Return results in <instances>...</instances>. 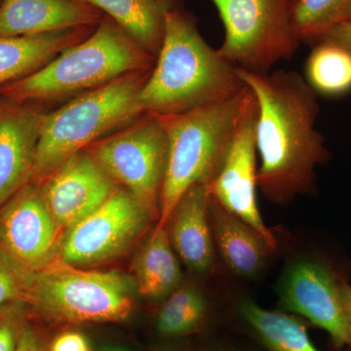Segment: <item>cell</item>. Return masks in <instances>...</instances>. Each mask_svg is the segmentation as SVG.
Instances as JSON below:
<instances>
[{
	"label": "cell",
	"instance_id": "6da1fadb",
	"mask_svg": "<svg viewBox=\"0 0 351 351\" xmlns=\"http://www.w3.org/2000/svg\"><path fill=\"white\" fill-rule=\"evenodd\" d=\"M237 73L257 103L258 189L270 202L288 204L313 191L316 167L330 157L315 128L318 95L295 71Z\"/></svg>",
	"mask_w": 351,
	"mask_h": 351
},
{
	"label": "cell",
	"instance_id": "7a4b0ae2",
	"mask_svg": "<svg viewBox=\"0 0 351 351\" xmlns=\"http://www.w3.org/2000/svg\"><path fill=\"white\" fill-rule=\"evenodd\" d=\"M244 86L237 66L205 41L193 18L176 8L166 11L162 44L137 107L141 114H180L226 100Z\"/></svg>",
	"mask_w": 351,
	"mask_h": 351
},
{
	"label": "cell",
	"instance_id": "3957f363",
	"mask_svg": "<svg viewBox=\"0 0 351 351\" xmlns=\"http://www.w3.org/2000/svg\"><path fill=\"white\" fill-rule=\"evenodd\" d=\"M156 60L117 23L104 21L91 36L66 48L36 73L6 85L0 93L21 105L61 100L130 73L151 71Z\"/></svg>",
	"mask_w": 351,
	"mask_h": 351
},
{
	"label": "cell",
	"instance_id": "277c9868",
	"mask_svg": "<svg viewBox=\"0 0 351 351\" xmlns=\"http://www.w3.org/2000/svg\"><path fill=\"white\" fill-rule=\"evenodd\" d=\"M252 99L245 85L226 100L174 115H158L168 137V159L157 225L166 226L182 196L218 174Z\"/></svg>",
	"mask_w": 351,
	"mask_h": 351
},
{
	"label": "cell",
	"instance_id": "5b68a950",
	"mask_svg": "<svg viewBox=\"0 0 351 351\" xmlns=\"http://www.w3.org/2000/svg\"><path fill=\"white\" fill-rule=\"evenodd\" d=\"M151 71L122 76L77 95L56 110L41 112L32 182L38 184L73 154L141 117L137 99Z\"/></svg>",
	"mask_w": 351,
	"mask_h": 351
},
{
	"label": "cell",
	"instance_id": "8992f818",
	"mask_svg": "<svg viewBox=\"0 0 351 351\" xmlns=\"http://www.w3.org/2000/svg\"><path fill=\"white\" fill-rule=\"evenodd\" d=\"M136 293L135 281L123 272L87 269L58 258L34 272L25 304L59 323L123 322L133 311Z\"/></svg>",
	"mask_w": 351,
	"mask_h": 351
},
{
	"label": "cell",
	"instance_id": "52a82bcc",
	"mask_svg": "<svg viewBox=\"0 0 351 351\" xmlns=\"http://www.w3.org/2000/svg\"><path fill=\"white\" fill-rule=\"evenodd\" d=\"M211 1L225 27L219 54L237 68L269 73L302 43L293 19L294 0Z\"/></svg>",
	"mask_w": 351,
	"mask_h": 351
},
{
	"label": "cell",
	"instance_id": "ba28073f",
	"mask_svg": "<svg viewBox=\"0 0 351 351\" xmlns=\"http://www.w3.org/2000/svg\"><path fill=\"white\" fill-rule=\"evenodd\" d=\"M119 186L159 219L168 159L167 132L158 115L142 114L86 149Z\"/></svg>",
	"mask_w": 351,
	"mask_h": 351
},
{
	"label": "cell",
	"instance_id": "9c48e42d",
	"mask_svg": "<svg viewBox=\"0 0 351 351\" xmlns=\"http://www.w3.org/2000/svg\"><path fill=\"white\" fill-rule=\"evenodd\" d=\"M158 218L120 188L101 207L64 232L59 258L78 267L117 260L135 246Z\"/></svg>",
	"mask_w": 351,
	"mask_h": 351
},
{
	"label": "cell",
	"instance_id": "30bf717a",
	"mask_svg": "<svg viewBox=\"0 0 351 351\" xmlns=\"http://www.w3.org/2000/svg\"><path fill=\"white\" fill-rule=\"evenodd\" d=\"M63 235L34 182L0 206V252L27 271H38L59 258Z\"/></svg>",
	"mask_w": 351,
	"mask_h": 351
},
{
	"label": "cell",
	"instance_id": "8fae6325",
	"mask_svg": "<svg viewBox=\"0 0 351 351\" xmlns=\"http://www.w3.org/2000/svg\"><path fill=\"white\" fill-rule=\"evenodd\" d=\"M341 278L325 263L300 258L284 269L278 284L281 307L326 331L337 348L351 350V328L339 297Z\"/></svg>",
	"mask_w": 351,
	"mask_h": 351
},
{
	"label": "cell",
	"instance_id": "7c38bea8",
	"mask_svg": "<svg viewBox=\"0 0 351 351\" xmlns=\"http://www.w3.org/2000/svg\"><path fill=\"white\" fill-rule=\"evenodd\" d=\"M256 117L257 103L252 93L223 165L208 191L219 206L257 230L274 250L276 237L263 221L258 206Z\"/></svg>",
	"mask_w": 351,
	"mask_h": 351
},
{
	"label": "cell",
	"instance_id": "4fadbf2b",
	"mask_svg": "<svg viewBox=\"0 0 351 351\" xmlns=\"http://www.w3.org/2000/svg\"><path fill=\"white\" fill-rule=\"evenodd\" d=\"M38 186L64 232L93 213L120 188L86 149L69 157Z\"/></svg>",
	"mask_w": 351,
	"mask_h": 351
},
{
	"label": "cell",
	"instance_id": "5bb4252c",
	"mask_svg": "<svg viewBox=\"0 0 351 351\" xmlns=\"http://www.w3.org/2000/svg\"><path fill=\"white\" fill-rule=\"evenodd\" d=\"M40 112L21 104H0V206L32 182Z\"/></svg>",
	"mask_w": 351,
	"mask_h": 351
},
{
	"label": "cell",
	"instance_id": "9a60e30c",
	"mask_svg": "<svg viewBox=\"0 0 351 351\" xmlns=\"http://www.w3.org/2000/svg\"><path fill=\"white\" fill-rule=\"evenodd\" d=\"M209 207L207 184H195L182 196L166 225L178 257L198 274H209L216 261Z\"/></svg>",
	"mask_w": 351,
	"mask_h": 351
},
{
	"label": "cell",
	"instance_id": "2e32d148",
	"mask_svg": "<svg viewBox=\"0 0 351 351\" xmlns=\"http://www.w3.org/2000/svg\"><path fill=\"white\" fill-rule=\"evenodd\" d=\"M99 19L94 6L73 0H1L0 38L87 27Z\"/></svg>",
	"mask_w": 351,
	"mask_h": 351
},
{
	"label": "cell",
	"instance_id": "e0dca14e",
	"mask_svg": "<svg viewBox=\"0 0 351 351\" xmlns=\"http://www.w3.org/2000/svg\"><path fill=\"white\" fill-rule=\"evenodd\" d=\"M210 221L215 248L233 274L257 276L274 249L251 226L219 206L210 196Z\"/></svg>",
	"mask_w": 351,
	"mask_h": 351
},
{
	"label": "cell",
	"instance_id": "ac0fdd59",
	"mask_svg": "<svg viewBox=\"0 0 351 351\" xmlns=\"http://www.w3.org/2000/svg\"><path fill=\"white\" fill-rule=\"evenodd\" d=\"M86 29L0 38V89L36 73L64 49L82 41Z\"/></svg>",
	"mask_w": 351,
	"mask_h": 351
},
{
	"label": "cell",
	"instance_id": "d6986e66",
	"mask_svg": "<svg viewBox=\"0 0 351 351\" xmlns=\"http://www.w3.org/2000/svg\"><path fill=\"white\" fill-rule=\"evenodd\" d=\"M167 226L157 225L133 262L138 294L149 300L166 299L181 285L182 270Z\"/></svg>",
	"mask_w": 351,
	"mask_h": 351
},
{
	"label": "cell",
	"instance_id": "ffe728a7",
	"mask_svg": "<svg viewBox=\"0 0 351 351\" xmlns=\"http://www.w3.org/2000/svg\"><path fill=\"white\" fill-rule=\"evenodd\" d=\"M239 313L269 351H320L295 316L263 308L250 300L240 304Z\"/></svg>",
	"mask_w": 351,
	"mask_h": 351
},
{
	"label": "cell",
	"instance_id": "44dd1931",
	"mask_svg": "<svg viewBox=\"0 0 351 351\" xmlns=\"http://www.w3.org/2000/svg\"><path fill=\"white\" fill-rule=\"evenodd\" d=\"M108 13L119 27L154 57L162 44L165 13L156 0H87Z\"/></svg>",
	"mask_w": 351,
	"mask_h": 351
},
{
	"label": "cell",
	"instance_id": "7402d4cb",
	"mask_svg": "<svg viewBox=\"0 0 351 351\" xmlns=\"http://www.w3.org/2000/svg\"><path fill=\"white\" fill-rule=\"evenodd\" d=\"M306 60V82L316 94L339 97L351 92V47L323 38Z\"/></svg>",
	"mask_w": 351,
	"mask_h": 351
},
{
	"label": "cell",
	"instance_id": "603a6c76",
	"mask_svg": "<svg viewBox=\"0 0 351 351\" xmlns=\"http://www.w3.org/2000/svg\"><path fill=\"white\" fill-rule=\"evenodd\" d=\"M208 302L199 288L180 285L165 299L156 317V330L165 338H181L197 332L206 322Z\"/></svg>",
	"mask_w": 351,
	"mask_h": 351
},
{
	"label": "cell",
	"instance_id": "cb8c5ba5",
	"mask_svg": "<svg viewBox=\"0 0 351 351\" xmlns=\"http://www.w3.org/2000/svg\"><path fill=\"white\" fill-rule=\"evenodd\" d=\"M351 0H294L293 19L301 43H317L338 24Z\"/></svg>",
	"mask_w": 351,
	"mask_h": 351
},
{
	"label": "cell",
	"instance_id": "d4e9b609",
	"mask_svg": "<svg viewBox=\"0 0 351 351\" xmlns=\"http://www.w3.org/2000/svg\"><path fill=\"white\" fill-rule=\"evenodd\" d=\"M32 274L0 252V311L12 304H25Z\"/></svg>",
	"mask_w": 351,
	"mask_h": 351
},
{
	"label": "cell",
	"instance_id": "484cf974",
	"mask_svg": "<svg viewBox=\"0 0 351 351\" xmlns=\"http://www.w3.org/2000/svg\"><path fill=\"white\" fill-rule=\"evenodd\" d=\"M24 302L12 304L0 311V351H17L23 329L21 316Z\"/></svg>",
	"mask_w": 351,
	"mask_h": 351
},
{
	"label": "cell",
	"instance_id": "4316f807",
	"mask_svg": "<svg viewBox=\"0 0 351 351\" xmlns=\"http://www.w3.org/2000/svg\"><path fill=\"white\" fill-rule=\"evenodd\" d=\"M50 351H90L86 338L77 332L60 335L51 346Z\"/></svg>",
	"mask_w": 351,
	"mask_h": 351
},
{
	"label": "cell",
	"instance_id": "83f0119b",
	"mask_svg": "<svg viewBox=\"0 0 351 351\" xmlns=\"http://www.w3.org/2000/svg\"><path fill=\"white\" fill-rule=\"evenodd\" d=\"M323 38L332 39L351 47V22H343L335 25L321 39Z\"/></svg>",
	"mask_w": 351,
	"mask_h": 351
},
{
	"label": "cell",
	"instance_id": "f1b7e54d",
	"mask_svg": "<svg viewBox=\"0 0 351 351\" xmlns=\"http://www.w3.org/2000/svg\"><path fill=\"white\" fill-rule=\"evenodd\" d=\"M17 351H46L36 335L29 329H24L21 335Z\"/></svg>",
	"mask_w": 351,
	"mask_h": 351
},
{
	"label": "cell",
	"instance_id": "f546056e",
	"mask_svg": "<svg viewBox=\"0 0 351 351\" xmlns=\"http://www.w3.org/2000/svg\"><path fill=\"white\" fill-rule=\"evenodd\" d=\"M339 297L345 311L346 319L351 328V285L341 279L339 283Z\"/></svg>",
	"mask_w": 351,
	"mask_h": 351
},
{
	"label": "cell",
	"instance_id": "4dcf8cb0",
	"mask_svg": "<svg viewBox=\"0 0 351 351\" xmlns=\"http://www.w3.org/2000/svg\"><path fill=\"white\" fill-rule=\"evenodd\" d=\"M157 3L159 4L164 10L165 11H169L173 10V9H176V2H177V0H156Z\"/></svg>",
	"mask_w": 351,
	"mask_h": 351
},
{
	"label": "cell",
	"instance_id": "1f68e13d",
	"mask_svg": "<svg viewBox=\"0 0 351 351\" xmlns=\"http://www.w3.org/2000/svg\"><path fill=\"white\" fill-rule=\"evenodd\" d=\"M98 351H132L129 350V348H125V346H117V345H105L101 346L100 348H99Z\"/></svg>",
	"mask_w": 351,
	"mask_h": 351
},
{
	"label": "cell",
	"instance_id": "d6a6232c",
	"mask_svg": "<svg viewBox=\"0 0 351 351\" xmlns=\"http://www.w3.org/2000/svg\"><path fill=\"white\" fill-rule=\"evenodd\" d=\"M343 22H351V3L348 6V8L343 11V15L341 16V19H339V23Z\"/></svg>",
	"mask_w": 351,
	"mask_h": 351
},
{
	"label": "cell",
	"instance_id": "836d02e7",
	"mask_svg": "<svg viewBox=\"0 0 351 351\" xmlns=\"http://www.w3.org/2000/svg\"><path fill=\"white\" fill-rule=\"evenodd\" d=\"M200 351H233L230 350H228V348H205V350H202Z\"/></svg>",
	"mask_w": 351,
	"mask_h": 351
},
{
	"label": "cell",
	"instance_id": "e575fe53",
	"mask_svg": "<svg viewBox=\"0 0 351 351\" xmlns=\"http://www.w3.org/2000/svg\"><path fill=\"white\" fill-rule=\"evenodd\" d=\"M73 1L80 2V3H83V4H89V3H88L87 0H73Z\"/></svg>",
	"mask_w": 351,
	"mask_h": 351
}]
</instances>
